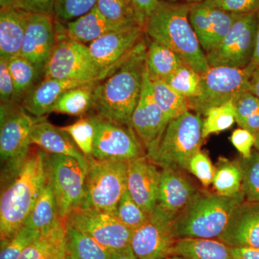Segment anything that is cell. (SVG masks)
Instances as JSON below:
<instances>
[{
  "label": "cell",
  "instance_id": "1",
  "mask_svg": "<svg viewBox=\"0 0 259 259\" xmlns=\"http://www.w3.org/2000/svg\"><path fill=\"white\" fill-rule=\"evenodd\" d=\"M147 38L146 35L111 73L95 83L93 109L101 118L131 126L144 82Z\"/></svg>",
  "mask_w": 259,
  "mask_h": 259
},
{
  "label": "cell",
  "instance_id": "2",
  "mask_svg": "<svg viewBox=\"0 0 259 259\" xmlns=\"http://www.w3.org/2000/svg\"><path fill=\"white\" fill-rule=\"evenodd\" d=\"M48 180L47 153L31 147L18 173L2 183L1 243L8 241L25 226Z\"/></svg>",
  "mask_w": 259,
  "mask_h": 259
},
{
  "label": "cell",
  "instance_id": "3",
  "mask_svg": "<svg viewBox=\"0 0 259 259\" xmlns=\"http://www.w3.org/2000/svg\"><path fill=\"white\" fill-rule=\"evenodd\" d=\"M191 4L160 1L146 20V36L169 48L199 74L209 69L205 53L189 18Z\"/></svg>",
  "mask_w": 259,
  "mask_h": 259
},
{
  "label": "cell",
  "instance_id": "4",
  "mask_svg": "<svg viewBox=\"0 0 259 259\" xmlns=\"http://www.w3.org/2000/svg\"><path fill=\"white\" fill-rule=\"evenodd\" d=\"M245 200L243 192L231 197L197 191L174 221L180 238L219 239L238 206Z\"/></svg>",
  "mask_w": 259,
  "mask_h": 259
},
{
  "label": "cell",
  "instance_id": "5",
  "mask_svg": "<svg viewBox=\"0 0 259 259\" xmlns=\"http://www.w3.org/2000/svg\"><path fill=\"white\" fill-rule=\"evenodd\" d=\"M202 122V116L191 110L169 121L146 156L162 169L187 171L189 162L200 151L204 140Z\"/></svg>",
  "mask_w": 259,
  "mask_h": 259
},
{
  "label": "cell",
  "instance_id": "6",
  "mask_svg": "<svg viewBox=\"0 0 259 259\" xmlns=\"http://www.w3.org/2000/svg\"><path fill=\"white\" fill-rule=\"evenodd\" d=\"M40 118L28 113L21 104L1 103L2 183L14 177L21 168L32 147V128Z\"/></svg>",
  "mask_w": 259,
  "mask_h": 259
},
{
  "label": "cell",
  "instance_id": "7",
  "mask_svg": "<svg viewBox=\"0 0 259 259\" xmlns=\"http://www.w3.org/2000/svg\"><path fill=\"white\" fill-rule=\"evenodd\" d=\"M87 158L88 170L81 207L115 214L121 197L127 190L128 162L99 160L93 156Z\"/></svg>",
  "mask_w": 259,
  "mask_h": 259
},
{
  "label": "cell",
  "instance_id": "8",
  "mask_svg": "<svg viewBox=\"0 0 259 259\" xmlns=\"http://www.w3.org/2000/svg\"><path fill=\"white\" fill-rule=\"evenodd\" d=\"M56 41L44 70V79L91 82L102 79V71L94 61L88 46L70 38L64 25L56 21Z\"/></svg>",
  "mask_w": 259,
  "mask_h": 259
},
{
  "label": "cell",
  "instance_id": "9",
  "mask_svg": "<svg viewBox=\"0 0 259 259\" xmlns=\"http://www.w3.org/2000/svg\"><path fill=\"white\" fill-rule=\"evenodd\" d=\"M250 71L245 69L214 66L201 75V94L189 99L190 110L203 116L212 107L233 102L250 92Z\"/></svg>",
  "mask_w": 259,
  "mask_h": 259
},
{
  "label": "cell",
  "instance_id": "10",
  "mask_svg": "<svg viewBox=\"0 0 259 259\" xmlns=\"http://www.w3.org/2000/svg\"><path fill=\"white\" fill-rule=\"evenodd\" d=\"M256 25V13L240 15L219 44L206 53L209 67H248L254 53Z\"/></svg>",
  "mask_w": 259,
  "mask_h": 259
},
{
  "label": "cell",
  "instance_id": "11",
  "mask_svg": "<svg viewBox=\"0 0 259 259\" xmlns=\"http://www.w3.org/2000/svg\"><path fill=\"white\" fill-rule=\"evenodd\" d=\"M47 166L59 217L65 222L70 213L81 207L87 171L77 160L64 155L47 153Z\"/></svg>",
  "mask_w": 259,
  "mask_h": 259
},
{
  "label": "cell",
  "instance_id": "12",
  "mask_svg": "<svg viewBox=\"0 0 259 259\" xmlns=\"http://www.w3.org/2000/svg\"><path fill=\"white\" fill-rule=\"evenodd\" d=\"M176 215L156 206L147 220L134 230L131 246L139 259L171 257L177 241L174 221Z\"/></svg>",
  "mask_w": 259,
  "mask_h": 259
},
{
  "label": "cell",
  "instance_id": "13",
  "mask_svg": "<svg viewBox=\"0 0 259 259\" xmlns=\"http://www.w3.org/2000/svg\"><path fill=\"white\" fill-rule=\"evenodd\" d=\"M65 223L88 235L111 253L130 246L134 233L113 213L93 208L75 209Z\"/></svg>",
  "mask_w": 259,
  "mask_h": 259
},
{
  "label": "cell",
  "instance_id": "14",
  "mask_svg": "<svg viewBox=\"0 0 259 259\" xmlns=\"http://www.w3.org/2000/svg\"><path fill=\"white\" fill-rule=\"evenodd\" d=\"M96 134L93 156L99 160L130 161L145 156L146 150L131 126L93 116Z\"/></svg>",
  "mask_w": 259,
  "mask_h": 259
},
{
  "label": "cell",
  "instance_id": "15",
  "mask_svg": "<svg viewBox=\"0 0 259 259\" xmlns=\"http://www.w3.org/2000/svg\"><path fill=\"white\" fill-rule=\"evenodd\" d=\"M145 36L142 25H127L107 32L89 44L90 54L102 71V79L111 73Z\"/></svg>",
  "mask_w": 259,
  "mask_h": 259
},
{
  "label": "cell",
  "instance_id": "16",
  "mask_svg": "<svg viewBox=\"0 0 259 259\" xmlns=\"http://www.w3.org/2000/svg\"><path fill=\"white\" fill-rule=\"evenodd\" d=\"M56 35L54 17L29 14L20 55L30 61L42 77L55 47Z\"/></svg>",
  "mask_w": 259,
  "mask_h": 259
},
{
  "label": "cell",
  "instance_id": "17",
  "mask_svg": "<svg viewBox=\"0 0 259 259\" xmlns=\"http://www.w3.org/2000/svg\"><path fill=\"white\" fill-rule=\"evenodd\" d=\"M168 121L153 96L152 81L145 69L142 90L131 117V126L147 152L160 139Z\"/></svg>",
  "mask_w": 259,
  "mask_h": 259
},
{
  "label": "cell",
  "instance_id": "18",
  "mask_svg": "<svg viewBox=\"0 0 259 259\" xmlns=\"http://www.w3.org/2000/svg\"><path fill=\"white\" fill-rule=\"evenodd\" d=\"M239 15L206 3L191 4L189 18L205 54L219 44Z\"/></svg>",
  "mask_w": 259,
  "mask_h": 259
},
{
  "label": "cell",
  "instance_id": "19",
  "mask_svg": "<svg viewBox=\"0 0 259 259\" xmlns=\"http://www.w3.org/2000/svg\"><path fill=\"white\" fill-rule=\"evenodd\" d=\"M147 156L128 161L127 190L145 212L149 214L157 205L161 171Z\"/></svg>",
  "mask_w": 259,
  "mask_h": 259
},
{
  "label": "cell",
  "instance_id": "20",
  "mask_svg": "<svg viewBox=\"0 0 259 259\" xmlns=\"http://www.w3.org/2000/svg\"><path fill=\"white\" fill-rule=\"evenodd\" d=\"M218 240L230 247L259 249V202L247 200L242 202Z\"/></svg>",
  "mask_w": 259,
  "mask_h": 259
},
{
  "label": "cell",
  "instance_id": "21",
  "mask_svg": "<svg viewBox=\"0 0 259 259\" xmlns=\"http://www.w3.org/2000/svg\"><path fill=\"white\" fill-rule=\"evenodd\" d=\"M32 145L52 154L70 156L79 161L88 172V158L80 151L70 135L62 128L53 125L41 117L32 128Z\"/></svg>",
  "mask_w": 259,
  "mask_h": 259
},
{
  "label": "cell",
  "instance_id": "22",
  "mask_svg": "<svg viewBox=\"0 0 259 259\" xmlns=\"http://www.w3.org/2000/svg\"><path fill=\"white\" fill-rule=\"evenodd\" d=\"M197 191L182 171L163 168L161 171L157 204L177 216L189 204Z\"/></svg>",
  "mask_w": 259,
  "mask_h": 259
},
{
  "label": "cell",
  "instance_id": "23",
  "mask_svg": "<svg viewBox=\"0 0 259 259\" xmlns=\"http://www.w3.org/2000/svg\"><path fill=\"white\" fill-rule=\"evenodd\" d=\"M88 82L57 79H44L26 94L22 100V107L35 117H44L52 112L59 97L66 90Z\"/></svg>",
  "mask_w": 259,
  "mask_h": 259
},
{
  "label": "cell",
  "instance_id": "24",
  "mask_svg": "<svg viewBox=\"0 0 259 259\" xmlns=\"http://www.w3.org/2000/svg\"><path fill=\"white\" fill-rule=\"evenodd\" d=\"M30 13L7 7L0 10V57L10 59L18 56Z\"/></svg>",
  "mask_w": 259,
  "mask_h": 259
},
{
  "label": "cell",
  "instance_id": "25",
  "mask_svg": "<svg viewBox=\"0 0 259 259\" xmlns=\"http://www.w3.org/2000/svg\"><path fill=\"white\" fill-rule=\"evenodd\" d=\"M65 233V222L59 219L40 231L19 259H68Z\"/></svg>",
  "mask_w": 259,
  "mask_h": 259
},
{
  "label": "cell",
  "instance_id": "26",
  "mask_svg": "<svg viewBox=\"0 0 259 259\" xmlns=\"http://www.w3.org/2000/svg\"><path fill=\"white\" fill-rule=\"evenodd\" d=\"M124 26L127 25H118L109 21L95 7L86 14L66 23L64 30L70 38L86 45L95 41L107 32Z\"/></svg>",
  "mask_w": 259,
  "mask_h": 259
},
{
  "label": "cell",
  "instance_id": "27",
  "mask_svg": "<svg viewBox=\"0 0 259 259\" xmlns=\"http://www.w3.org/2000/svg\"><path fill=\"white\" fill-rule=\"evenodd\" d=\"M185 259H233L231 247L218 239L180 238L177 240L172 256Z\"/></svg>",
  "mask_w": 259,
  "mask_h": 259
},
{
  "label": "cell",
  "instance_id": "28",
  "mask_svg": "<svg viewBox=\"0 0 259 259\" xmlns=\"http://www.w3.org/2000/svg\"><path fill=\"white\" fill-rule=\"evenodd\" d=\"M149 40L146 58L148 76L152 81H166L185 62L169 48Z\"/></svg>",
  "mask_w": 259,
  "mask_h": 259
},
{
  "label": "cell",
  "instance_id": "29",
  "mask_svg": "<svg viewBox=\"0 0 259 259\" xmlns=\"http://www.w3.org/2000/svg\"><path fill=\"white\" fill-rule=\"evenodd\" d=\"M68 259H111V252L88 235L65 223Z\"/></svg>",
  "mask_w": 259,
  "mask_h": 259
},
{
  "label": "cell",
  "instance_id": "30",
  "mask_svg": "<svg viewBox=\"0 0 259 259\" xmlns=\"http://www.w3.org/2000/svg\"><path fill=\"white\" fill-rule=\"evenodd\" d=\"M95 83L91 81L65 91L58 99L52 112L71 116L86 114L93 108Z\"/></svg>",
  "mask_w": 259,
  "mask_h": 259
},
{
  "label": "cell",
  "instance_id": "31",
  "mask_svg": "<svg viewBox=\"0 0 259 259\" xmlns=\"http://www.w3.org/2000/svg\"><path fill=\"white\" fill-rule=\"evenodd\" d=\"M59 219L61 218L58 210L57 202L49 178L25 226L34 231H40L52 226Z\"/></svg>",
  "mask_w": 259,
  "mask_h": 259
},
{
  "label": "cell",
  "instance_id": "32",
  "mask_svg": "<svg viewBox=\"0 0 259 259\" xmlns=\"http://www.w3.org/2000/svg\"><path fill=\"white\" fill-rule=\"evenodd\" d=\"M243 171L239 159L231 161L221 157L214 167L212 185L216 193L231 197L243 192Z\"/></svg>",
  "mask_w": 259,
  "mask_h": 259
},
{
  "label": "cell",
  "instance_id": "33",
  "mask_svg": "<svg viewBox=\"0 0 259 259\" xmlns=\"http://www.w3.org/2000/svg\"><path fill=\"white\" fill-rule=\"evenodd\" d=\"M153 96L169 122L190 110L187 97L177 93L164 81H152Z\"/></svg>",
  "mask_w": 259,
  "mask_h": 259
},
{
  "label": "cell",
  "instance_id": "34",
  "mask_svg": "<svg viewBox=\"0 0 259 259\" xmlns=\"http://www.w3.org/2000/svg\"><path fill=\"white\" fill-rule=\"evenodd\" d=\"M96 8L107 20L122 25L144 23L133 0H97Z\"/></svg>",
  "mask_w": 259,
  "mask_h": 259
},
{
  "label": "cell",
  "instance_id": "35",
  "mask_svg": "<svg viewBox=\"0 0 259 259\" xmlns=\"http://www.w3.org/2000/svg\"><path fill=\"white\" fill-rule=\"evenodd\" d=\"M10 74L15 88V102H21L24 97L34 87L36 80L40 77L37 69L28 60L18 55L8 60Z\"/></svg>",
  "mask_w": 259,
  "mask_h": 259
},
{
  "label": "cell",
  "instance_id": "36",
  "mask_svg": "<svg viewBox=\"0 0 259 259\" xmlns=\"http://www.w3.org/2000/svg\"><path fill=\"white\" fill-rule=\"evenodd\" d=\"M236 122L253 135L259 133V98L250 92L238 95L233 101Z\"/></svg>",
  "mask_w": 259,
  "mask_h": 259
},
{
  "label": "cell",
  "instance_id": "37",
  "mask_svg": "<svg viewBox=\"0 0 259 259\" xmlns=\"http://www.w3.org/2000/svg\"><path fill=\"white\" fill-rule=\"evenodd\" d=\"M202 122V139L230 128L236 122V112L233 102L212 107L204 114Z\"/></svg>",
  "mask_w": 259,
  "mask_h": 259
},
{
  "label": "cell",
  "instance_id": "38",
  "mask_svg": "<svg viewBox=\"0 0 259 259\" xmlns=\"http://www.w3.org/2000/svg\"><path fill=\"white\" fill-rule=\"evenodd\" d=\"M164 81L188 100L200 95L201 75L185 63Z\"/></svg>",
  "mask_w": 259,
  "mask_h": 259
},
{
  "label": "cell",
  "instance_id": "39",
  "mask_svg": "<svg viewBox=\"0 0 259 259\" xmlns=\"http://www.w3.org/2000/svg\"><path fill=\"white\" fill-rule=\"evenodd\" d=\"M68 133L86 157L93 156L96 127L93 116L81 117L71 125L61 127Z\"/></svg>",
  "mask_w": 259,
  "mask_h": 259
},
{
  "label": "cell",
  "instance_id": "40",
  "mask_svg": "<svg viewBox=\"0 0 259 259\" xmlns=\"http://www.w3.org/2000/svg\"><path fill=\"white\" fill-rule=\"evenodd\" d=\"M243 184L242 191L245 200L259 202V153L253 148L250 157L239 158Z\"/></svg>",
  "mask_w": 259,
  "mask_h": 259
},
{
  "label": "cell",
  "instance_id": "41",
  "mask_svg": "<svg viewBox=\"0 0 259 259\" xmlns=\"http://www.w3.org/2000/svg\"><path fill=\"white\" fill-rule=\"evenodd\" d=\"M115 214L121 222L132 231L144 224L148 216V213L135 202L127 190L121 197Z\"/></svg>",
  "mask_w": 259,
  "mask_h": 259
},
{
  "label": "cell",
  "instance_id": "42",
  "mask_svg": "<svg viewBox=\"0 0 259 259\" xmlns=\"http://www.w3.org/2000/svg\"><path fill=\"white\" fill-rule=\"evenodd\" d=\"M40 231L24 226L8 241L1 243L0 259H19L38 236Z\"/></svg>",
  "mask_w": 259,
  "mask_h": 259
},
{
  "label": "cell",
  "instance_id": "43",
  "mask_svg": "<svg viewBox=\"0 0 259 259\" xmlns=\"http://www.w3.org/2000/svg\"><path fill=\"white\" fill-rule=\"evenodd\" d=\"M97 0H56L54 19L67 23L89 13L96 6Z\"/></svg>",
  "mask_w": 259,
  "mask_h": 259
},
{
  "label": "cell",
  "instance_id": "44",
  "mask_svg": "<svg viewBox=\"0 0 259 259\" xmlns=\"http://www.w3.org/2000/svg\"><path fill=\"white\" fill-rule=\"evenodd\" d=\"M187 171L192 173L201 182L204 188L212 185L214 166L209 156L203 151H198L191 158L187 166Z\"/></svg>",
  "mask_w": 259,
  "mask_h": 259
},
{
  "label": "cell",
  "instance_id": "45",
  "mask_svg": "<svg viewBox=\"0 0 259 259\" xmlns=\"http://www.w3.org/2000/svg\"><path fill=\"white\" fill-rule=\"evenodd\" d=\"M204 3L237 15L257 13L259 10V0H209Z\"/></svg>",
  "mask_w": 259,
  "mask_h": 259
},
{
  "label": "cell",
  "instance_id": "46",
  "mask_svg": "<svg viewBox=\"0 0 259 259\" xmlns=\"http://www.w3.org/2000/svg\"><path fill=\"white\" fill-rule=\"evenodd\" d=\"M56 0H12L9 6L34 14L47 15L54 18Z\"/></svg>",
  "mask_w": 259,
  "mask_h": 259
},
{
  "label": "cell",
  "instance_id": "47",
  "mask_svg": "<svg viewBox=\"0 0 259 259\" xmlns=\"http://www.w3.org/2000/svg\"><path fill=\"white\" fill-rule=\"evenodd\" d=\"M8 60L0 57V100L1 103L15 102V88L14 81L8 66Z\"/></svg>",
  "mask_w": 259,
  "mask_h": 259
},
{
  "label": "cell",
  "instance_id": "48",
  "mask_svg": "<svg viewBox=\"0 0 259 259\" xmlns=\"http://www.w3.org/2000/svg\"><path fill=\"white\" fill-rule=\"evenodd\" d=\"M230 141L236 148L241 157L248 158L251 156L254 147L255 138L254 135L244 128L236 129L230 137Z\"/></svg>",
  "mask_w": 259,
  "mask_h": 259
},
{
  "label": "cell",
  "instance_id": "49",
  "mask_svg": "<svg viewBox=\"0 0 259 259\" xmlns=\"http://www.w3.org/2000/svg\"><path fill=\"white\" fill-rule=\"evenodd\" d=\"M144 25L148 17L152 14L160 3V0H133Z\"/></svg>",
  "mask_w": 259,
  "mask_h": 259
},
{
  "label": "cell",
  "instance_id": "50",
  "mask_svg": "<svg viewBox=\"0 0 259 259\" xmlns=\"http://www.w3.org/2000/svg\"><path fill=\"white\" fill-rule=\"evenodd\" d=\"M231 252L233 259H259L258 248L231 247Z\"/></svg>",
  "mask_w": 259,
  "mask_h": 259
},
{
  "label": "cell",
  "instance_id": "51",
  "mask_svg": "<svg viewBox=\"0 0 259 259\" xmlns=\"http://www.w3.org/2000/svg\"><path fill=\"white\" fill-rule=\"evenodd\" d=\"M257 25H256V35H255V45L254 53H253V59L251 62L248 65L247 69L249 70L251 73L252 70L259 66V10L256 13Z\"/></svg>",
  "mask_w": 259,
  "mask_h": 259
},
{
  "label": "cell",
  "instance_id": "52",
  "mask_svg": "<svg viewBox=\"0 0 259 259\" xmlns=\"http://www.w3.org/2000/svg\"><path fill=\"white\" fill-rule=\"evenodd\" d=\"M111 259H139L135 254L131 245L124 249L111 253Z\"/></svg>",
  "mask_w": 259,
  "mask_h": 259
},
{
  "label": "cell",
  "instance_id": "53",
  "mask_svg": "<svg viewBox=\"0 0 259 259\" xmlns=\"http://www.w3.org/2000/svg\"><path fill=\"white\" fill-rule=\"evenodd\" d=\"M250 92L259 98V66L251 71L250 77Z\"/></svg>",
  "mask_w": 259,
  "mask_h": 259
},
{
  "label": "cell",
  "instance_id": "54",
  "mask_svg": "<svg viewBox=\"0 0 259 259\" xmlns=\"http://www.w3.org/2000/svg\"><path fill=\"white\" fill-rule=\"evenodd\" d=\"M12 0H0V5H1V8H7L9 6L10 3Z\"/></svg>",
  "mask_w": 259,
  "mask_h": 259
},
{
  "label": "cell",
  "instance_id": "55",
  "mask_svg": "<svg viewBox=\"0 0 259 259\" xmlns=\"http://www.w3.org/2000/svg\"><path fill=\"white\" fill-rule=\"evenodd\" d=\"M209 1V0H185V3L188 4H195V3H204V2Z\"/></svg>",
  "mask_w": 259,
  "mask_h": 259
},
{
  "label": "cell",
  "instance_id": "56",
  "mask_svg": "<svg viewBox=\"0 0 259 259\" xmlns=\"http://www.w3.org/2000/svg\"><path fill=\"white\" fill-rule=\"evenodd\" d=\"M255 141L254 145V148L259 153V133L255 135Z\"/></svg>",
  "mask_w": 259,
  "mask_h": 259
},
{
  "label": "cell",
  "instance_id": "57",
  "mask_svg": "<svg viewBox=\"0 0 259 259\" xmlns=\"http://www.w3.org/2000/svg\"><path fill=\"white\" fill-rule=\"evenodd\" d=\"M160 1L166 2V3H180L181 0H160Z\"/></svg>",
  "mask_w": 259,
  "mask_h": 259
},
{
  "label": "cell",
  "instance_id": "58",
  "mask_svg": "<svg viewBox=\"0 0 259 259\" xmlns=\"http://www.w3.org/2000/svg\"><path fill=\"white\" fill-rule=\"evenodd\" d=\"M172 259H185V258H182V257H180V256H177V255H175V256H172Z\"/></svg>",
  "mask_w": 259,
  "mask_h": 259
},
{
  "label": "cell",
  "instance_id": "59",
  "mask_svg": "<svg viewBox=\"0 0 259 259\" xmlns=\"http://www.w3.org/2000/svg\"><path fill=\"white\" fill-rule=\"evenodd\" d=\"M163 259H172V256L171 257H168V258H163Z\"/></svg>",
  "mask_w": 259,
  "mask_h": 259
}]
</instances>
